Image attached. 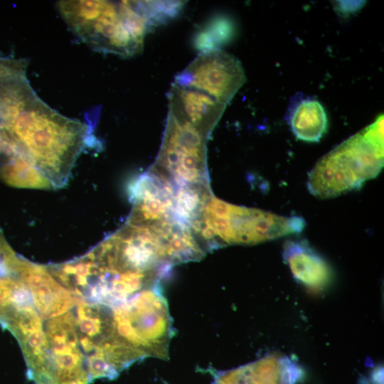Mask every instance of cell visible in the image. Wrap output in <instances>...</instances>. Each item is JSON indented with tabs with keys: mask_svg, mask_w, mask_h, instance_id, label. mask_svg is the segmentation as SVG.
Segmentation results:
<instances>
[{
	"mask_svg": "<svg viewBox=\"0 0 384 384\" xmlns=\"http://www.w3.org/2000/svg\"><path fill=\"white\" fill-rule=\"evenodd\" d=\"M1 125L53 188L65 186L88 139L86 124L61 114L35 92L14 117Z\"/></svg>",
	"mask_w": 384,
	"mask_h": 384,
	"instance_id": "1",
	"label": "cell"
},
{
	"mask_svg": "<svg viewBox=\"0 0 384 384\" xmlns=\"http://www.w3.org/2000/svg\"><path fill=\"white\" fill-rule=\"evenodd\" d=\"M68 26L94 50L131 57L143 49L144 37L157 25L151 1H60Z\"/></svg>",
	"mask_w": 384,
	"mask_h": 384,
	"instance_id": "2",
	"label": "cell"
},
{
	"mask_svg": "<svg viewBox=\"0 0 384 384\" xmlns=\"http://www.w3.org/2000/svg\"><path fill=\"white\" fill-rule=\"evenodd\" d=\"M383 166V116L325 154L308 176L309 192L329 198L359 188Z\"/></svg>",
	"mask_w": 384,
	"mask_h": 384,
	"instance_id": "3",
	"label": "cell"
},
{
	"mask_svg": "<svg viewBox=\"0 0 384 384\" xmlns=\"http://www.w3.org/2000/svg\"><path fill=\"white\" fill-rule=\"evenodd\" d=\"M114 334L143 358L166 359L174 334L167 300L159 281L111 308Z\"/></svg>",
	"mask_w": 384,
	"mask_h": 384,
	"instance_id": "4",
	"label": "cell"
},
{
	"mask_svg": "<svg viewBox=\"0 0 384 384\" xmlns=\"http://www.w3.org/2000/svg\"><path fill=\"white\" fill-rule=\"evenodd\" d=\"M213 234L214 246L252 245L300 233L305 221L257 208L230 204L210 196L200 216Z\"/></svg>",
	"mask_w": 384,
	"mask_h": 384,
	"instance_id": "5",
	"label": "cell"
},
{
	"mask_svg": "<svg viewBox=\"0 0 384 384\" xmlns=\"http://www.w3.org/2000/svg\"><path fill=\"white\" fill-rule=\"evenodd\" d=\"M206 139L168 111L162 144L151 170L179 186L206 185Z\"/></svg>",
	"mask_w": 384,
	"mask_h": 384,
	"instance_id": "6",
	"label": "cell"
},
{
	"mask_svg": "<svg viewBox=\"0 0 384 384\" xmlns=\"http://www.w3.org/2000/svg\"><path fill=\"white\" fill-rule=\"evenodd\" d=\"M245 82L241 63L220 48L200 53L174 81L200 90L225 105Z\"/></svg>",
	"mask_w": 384,
	"mask_h": 384,
	"instance_id": "7",
	"label": "cell"
},
{
	"mask_svg": "<svg viewBox=\"0 0 384 384\" xmlns=\"http://www.w3.org/2000/svg\"><path fill=\"white\" fill-rule=\"evenodd\" d=\"M17 272L30 289L34 305L42 319L63 314L82 301L74 292L60 284L45 266L19 257Z\"/></svg>",
	"mask_w": 384,
	"mask_h": 384,
	"instance_id": "8",
	"label": "cell"
},
{
	"mask_svg": "<svg viewBox=\"0 0 384 384\" xmlns=\"http://www.w3.org/2000/svg\"><path fill=\"white\" fill-rule=\"evenodd\" d=\"M167 95L168 111L178 119L191 124L206 138L226 107L225 105L200 90L174 82Z\"/></svg>",
	"mask_w": 384,
	"mask_h": 384,
	"instance_id": "9",
	"label": "cell"
},
{
	"mask_svg": "<svg viewBox=\"0 0 384 384\" xmlns=\"http://www.w3.org/2000/svg\"><path fill=\"white\" fill-rule=\"evenodd\" d=\"M283 257L294 277L308 289L319 291L330 283L331 267L306 240H287Z\"/></svg>",
	"mask_w": 384,
	"mask_h": 384,
	"instance_id": "10",
	"label": "cell"
},
{
	"mask_svg": "<svg viewBox=\"0 0 384 384\" xmlns=\"http://www.w3.org/2000/svg\"><path fill=\"white\" fill-rule=\"evenodd\" d=\"M287 121L297 139L319 142L326 132L328 119L321 102L312 97L297 98L289 107Z\"/></svg>",
	"mask_w": 384,
	"mask_h": 384,
	"instance_id": "11",
	"label": "cell"
},
{
	"mask_svg": "<svg viewBox=\"0 0 384 384\" xmlns=\"http://www.w3.org/2000/svg\"><path fill=\"white\" fill-rule=\"evenodd\" d=\"M0 178L9 186L14 187L53 188L48 179L26 156L9 159L0 167Z\"/></svg>",
	"mask_w": 384,
	"mask_h": 384,
	"instance_id": "12",
	"label": "cell"
},
{
	"mask_svg": "<svg viewBox=\"0 0 384 384\" xmlns=\"http://www.w3.org/2000/svg\"><path fill=\"white\" fill-rule=\"evenodd\" d=\"M231 31L226 19L215 17L197 32L193 39L194 46L200 53L218 49V46L230 37Z\"/></svg>",
	"mask_w": 384,
	"mask_h": 384,
	"instance_id": "13",
	"label": "cell"
},
{
	"mask_svg": "<svg viewBox=\"0 0 384 384\" xmlns=\"http://www.w3.org/2000/svg\"><path fill=\"white\" fill-rule=\"evenodd\" d=\"M18 261L19 257L16 256L0 229V278L18 277Z\"/></svg>",
	"mask_w": 384,
	"mask_h": 384,
	"instance_id": "14",
	"label": "cell"
},
{
	"mask_svg": "<svg viewBox=\"0 0 384 384\" xmlns=\"http://www.w3.org/2000/svg\"><path fill=\"white\" fill-rule=\"evenodd\" d=\"M27 66L25 59L0 58V80L26 77Z\"/></svg>",
	"mask_w": 384,
	"mask_h": 384,
	"instance_id": "15",
	"label": "cell"
}]
</instances>
